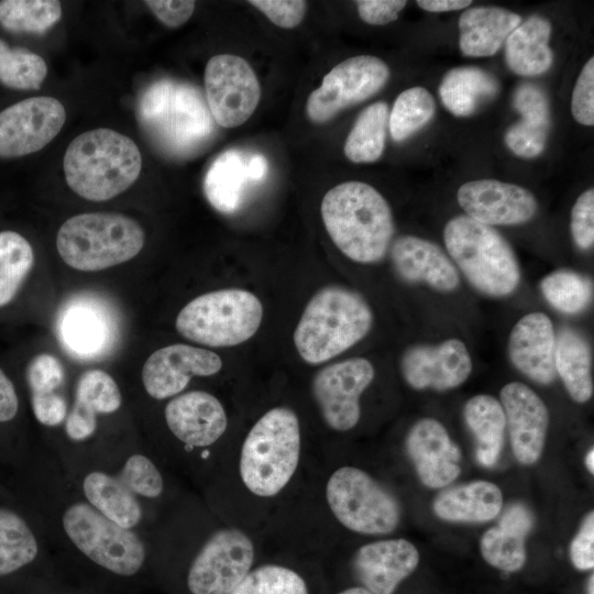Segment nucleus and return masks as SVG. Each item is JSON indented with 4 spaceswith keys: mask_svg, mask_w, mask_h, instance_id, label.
<instances>
[{
    "mask_svg": "<svg viewBox=\"0 0 594 594\" xmlns=\"http://www.w3.org/2000/svg\"><path fill=\"white\" fill-rule=\"evenodd\" d=\"M140 123L163 151L187 156L208 142L213 119L194 86L161 79L148 86L138 107Z\"/></svg>",
    "mask_w": 594,
    "mask_h": 594,
    "instance_id": "obj_4",
    "label": "nucleus"
},
{
    "mask_svg": "<svg viewBox=\"0 0 594 594\" xmlns=\"http://www.w3.org/2000/svg\"><path fill=\"white\" fill-rule=\"evenodd\" d=\"M55 332L61 346L72 359L100 361L111 354L119 342V315L103 297L77 294L59 308Z\"/></svg>",
    "mask_w": 594,
    "mask_h": 594,
    "instance_id": "obj_11",
    "label": "nucleus"
},
{
    "mask_svg": "<svg viewBox=\"0 0 594 594\" xmlns=\"http://www.w3.org/2000/svg\"><path fill=\"white\" fill-rule=\"evenodd\" d=\"M267 172V161L263 155L255 154L245 162L248 180L258 182Z\"/></svg>",
    "mask_w": 594,
    "mask_h": 594,
    "instance_id": "obj_59",
    "label": "nucleus"
},
{
    "mask_svg": "<svg viewBox=\"0 0 594 594\" xmlns=\"http://www.w3.org/2000/svg\"><path fill=\"white\" fill-rule=\"evenodd\" d=\"M66 120L64 106L52 97H31L0 111V158H16L47 145Z\"/></svg>",
    "mask_w": 594,
    "mask_h": 594,
    "instance_id": "obj_16",
    "label": "nucleus"
},
{
    "mask_svg": "<svg viewBox=\"0 0 594 594\" xmlns=\"http://www.w3.org/2000/svg\"><path fill=\"white\" fill-rule=\"evenodd\" d=\"M208 109L221 128L243 124L255 111L261 86L251 65L231 54L212 56L205 68Z\"/></svg>",
    "mask_w": 594,
    "mask_h": 594,
    "instance_id": "obj_14",
    "label": "nucleus"
},
{
    "mask_svg": "<svg viewBox=\"0 0 594 594\" xmlns=\"http://www.w3.org/2000/svg\"><path fill=\"white\" fill-rule=\"evenodd\" d=\"M63 167L72 190L85 199L103 201L123 193L138 179L142 157L130 138L99 128L69 143Z\"/></svg>",
    "mask_w": 594,
    "mask_h": 594,
    "instance_id": "obj_2",
    "label": "nucleus"
},
{
    "mask_svg": "<svg viewBox=\"0 0 594 594\" xmlns=\"http://www.w3.org/2000/svg\"><path fill=\"white\" fill-rule=\"evenodd\" d=\"M144 244V231L132 218L113 212L73 216L59 228L56 248L70 267L94 272L133 258Z\"/></svg>",
    "mask_w": 594,
    "mask_h": 594,
    "instance_id": "obj_7",
    "label": "nucleus"
},
{
    "mask_svg": "<svg viewBox=\"0 0 594 594\" xmlns=\"http://www.w3.org/2000/svg\"><path fill=\"white\" fill-rule=\"evenodd\" d=\"M37 553L36 538L25 520L0 507V576L30 564Z\"/></svg>",
    "mask_w": 594,
    "mask_h": 594,
    "instance_id": "obj_35",
    "label": "nucleus"
},
{
    "mask_svg": "<svg viewBox=\"0 0 594 594\" xmlns=\"http://www.w3.org/2000/svg\"><path fill=\"white\" fill-rule=\"evenodd\" d=\"M82 490L89 504L116 524L131 529L140 522L141 505L118 476L91 472L84 479Z\"/></svg>",
    "mask_w": 594,
    "mask_h": 594,
    "instance_id": "obj_32",
    "label": "nucleus"
},
{
    "mask_svg": "<svg viewBox=\"0 0 594 594\" xmlns=\"http://www.w3.org/2000/svg\"><path fill=\"white\" fill-rule=\"evenodd\" d=\"M19 409V399L13 383L0 369V422L12 420Z\"/></svg>",
    "mask_w": 594,
    "mask_h": 594,
    "instance_id": "obj_57",
    "label": "nucleus"
},
{
    "mask_svg": "<svg viewBox=\"0 0 594 594\" xmlns=\"http://www.w3.org/2000/svg\"><path fill=\"white\" fill-rule=\"evenodd\" d=\"M297 415L287 407L266 411L251 428L242 444L240 476L256 496L278 494L293 477L300 455Z\"/></svg>",
    "mask_w": 594,
    "mask_h": 594,
    "instance_id": "obj_5",
    "label": "nucleus"
},
{
    "mask_svg": "<svg viewBox=\"0 0 594 594\" xmlns=\"http://www.w3.org/2000/svg\"><path fill=\"white\" fill-rule=\"evenodd\" d=\"M436 103L424 87H411L398 95L388 116L391 136L402 142L424 128L433 117Z\"/></svg>",
    "mask_w": 594,
    "mask_h": 594,
    "instance_id": "obj_38",
    "label": "nucleus"
},
{
    "mask_svg": "<svg viewBox=\"0 0 594 594\" xmlns=\"http://www.w3.org/2000/svg\"><path fill=\"white\" fill-rule=\"evenodd\" d=\"M520 23V15L503 8H471L459 18L460 50L469 57L493 56Z\"/></svg>",
    "mask_w": 594,
    "mask_h": 594,
    "instance_id": "obj_26",
    "label": "nucleus"
},
{
    "mask_svg": "<svg viewBox=\"0 0 594 594\" xmlns=\"http://www.w3.org/2000/svg\"><path fill=\"white\" fill-rule=\"evenodd\" d=\"M550 128L520 119L507 129L504 141L515 155L534 158L544 151Z\"/></svg>",
    "mask_w": 594,
    "mask_h": 594,
    "instance_id": "obj_45",
    "label": "nucleus"
},
{
    "mask_svg": "<svg viewBox=\"0 0 594 594\" xmlns=\"http://www.w3.org/2000/svg\"><path fill=\"white\" fill-rule=\"evenodd\" d=\"M389 110L384 101L366 107L358 117L344 143L343 152L353 163H373L385 148Z\"/></svg>",
    "mask_w": 594,
    "mask_h": 594,
    "instance_id": "obj_34",
    "label": "nucleus"
},
{
    "mask_svg": "<svg viewBox=\"0 0 594 594\" xmlns=\"http://www.w3.org/2000/svg\"><path fill=\"white\" fill-rule=\"evenodd\" d=\"M338 594H372L363 586L349 587Z\"/></svg>",
    "mask_w": 594,
    "mask_h": 594,
    "instance_id": "obj_60",
    "label": "nucleus"
},
{
    "mask_svg": "<svg viewBox=\"0 0 594 594\" xmlns=\"http://www.w3.org/2000/svg\"><path fill=\"white\" fill-rule=\"evenodd\" d=\"M97 428V417L76 407L67 415L65 430L72 440L81 441L94 435Z\"/></svg>",
    "mask_w": 594,
    "mask_h": 594,
    "instance_id": "obj_55",
    "label": "nucleus"
},
{
    "mask_svg": "<svg viewBox=\"0 0 594 594\" xmlns=\"http://www.w3.org/2000/svg\"><path fill=\"white\" fill-rule=\"evenodd\" d=\"M328 505L348 529L364 535H386L398 525L400 510L395 497L366 472L342 466L326 486Z\"/></svg>",
    "mask_w": 594,
    "mask_h": 594,
    "instance_id": "obj_10",
    "label": "nucleus"
},
{
    "mask_svg": "<svg viewBox=\"0 0 594 594\" xmlns=\"http://www.w3.org/2000/svg\"><path fill=\"white\" fill-rule=\"evenodd\" d=\"M464 420L476 439V460L486 468L493 466L504 443L506 417L501 403L490 395L470 398L463 409Z\"/></svg>",
    "mask_w": 594,
    "mask_h": 594,
    "instance_id": "obj_31",
    "label": "nucleus"
},
{
    "mask_svg": "<svg viewBox=\"0 0 594 594\" xmlns=\"http://www.w3.org/2000/svg\"><path fill=\"white\" fill-rule=\"evenodd\" d=\"M320 211L330 239L348 258L372 264L385 256L394 220L388 202L374 187L341 183L323 196Z\"/></svg>",
    "mask_w": 594,
    "mask_h": 594,
    "instance_id": "obj_1",
    "label": "nucleus"
},
{
    "mask_svg": "<svg viewBox=\"0 0 594 594\" xmlns=\"http://www.w3.org/2000/svg\"><path fill=\"white\" fill-rule=\"evenodd\" d=\"M121 400L119 386L108 373L89 370L77 383L74 407L97 417L98 414L117 411Z\"/></svg>",
    "mask_w": 594,
    "mask_h": 594,
    "instance_id": "obj_41",
    "label": "nucleus"
},
{
    "mask_svg": "<svg viewBox=\"0 0 594 594\" xmlns=\"http://www.w3.org/2000/svg\"><path fill=\"white\" fill-rule=\"evenodd\" d=\"M33 263V249L23 235L0 231V308L15 297Z\"/></svg>",
    "mask_w": 594,
    "mask_h": 594,
    "instance_id": "obj_36",
    "label": "nucleus"
},
{
    "mask_svg": "<svg viewBox=\"0 0 594 594\" xmlns=\"http://www.w3.org/2000/svg\"><path fill=\"white\" fill-rule=\"evenodd\" d=\"M406 450L420 481L428 487H444L461 472L459 447L443 425L433 418H422L411 427Z\"/></svg>",
    "mask_w": 594,
    "mask_h": 594,
    "instance_id": "obj_21",
    "label": "nucleus"
},
{
    "mask_svg": "<svg viewBox=\"0 0 594 594\" xmlns=\"http://www.w3.org/2000/svg\"><path fill=\"white\" fill-rule=\"evenodd\" d=\"M372 323V310L360 294L341 286H326L306 305L294 343L305 362L320 364L361 341Z\"/></svg>",
    "mask_w": 594,
    "mask_h": 594,
    "instance_id": "obj_3",
    "label": "nucleus"
},
{
    "mask_svg": "<svg viewBox=\"0 0 594 594\" xmlns=\"http://www.w3.org/2000/svg\"><path fill=\"white\" fill-rule=\"evenodd\" d=\"M419 563L417 548L405 539H386L362 546L354 556V572L372 594H393Z\"/></svg>",
    "mask_w": 594,
    "mask_h": 594,
    "instance_id": "obj_22",
    "label": "nucleus"
},
{
    "mask_svg": "<svg viewBox=\"0 0 594 594\" xmlns=\"http://www.w3.org/2000/svg\"><path fill=\"white\" fill-rule=\"evenodd\" d=\"M263 306L252 293L226 288L189 301L176 318V329L186 339L208 346H233L258 330Z\"/></svg>",
    "mask_w": 594,
    "mask_h": 594,
    "instance_id": "obj_8",
    "label": "nucleus"
},
{
    "mask_svg": "<svg viewBox=\"0 0 594 594\" xmlns=\"http://www.w3.org/2000/svg\"><path fill=\"white\" fill-rule=\"evenodd\" d=\"M254 546L235 528L215 532L195 557L187 574L191 594H230L251 571Z\"/></svg>",
    "mask_w": 594,
    "mask_h": 594,
    "instance_id": "obj_13",
    "label": "nucleus"
},
{
    "mask_svg": "<svg viewBox=\"0 0 594 594\" xmlns=\"http://www.w3.org/2000/svg\"><path fill=\"white\" fill-rule=\"evenodd\" d=\"M374 367L364 358H352L319 370L311 382L314 398L324 422L348 431L361 417L360 397L374 378Z\"/></svg>",
    "mask_w": 594,
    "mask_h": 594,
    "instance_id": "obj_15",
    "label": "nucleus"
},
{
    "mask_svg": "<svg viewBox=\"0 0 594 594\" xmlns=\"http://www.w3.org/2000/svg\"><path fill=\"white\" fill-rule=\"evenodd\" d=\"M513 107L521 120L551 127L549 100L540 87L530 82L519 85L513 95Z\"/></svg>",
    "mask_w": 594,
    "mask_h": 594,
    "instance_id": "obj_46",
    "label": "nucleus"
},
{
    "mask_svg": "<svg viewBox=\"0 0 594 594\" xmlns=\"http://www.w3.org/2000/svg\"><path fill=\"white\" fill-rule=\"evenodd\" d=\"M571 234L574 243L588 250L594 243V190H585L579 196L571 210Z\"/></svg>",
    "mask_w": 594,
    "mask_h": 594,
    "instance_id": "obj_49",
    "label": "nucleus"
},
{
    "mask_svg": "<svg viewBox=\"0 0 594 594\" xmlns=\"http://www.w3.org/2000/svg\"><path fill=\"white\" fill-rule=\"evenodd\" d=\"M585 464H586V468L587 470L593 473L594 472V450L591 449L587 454H586V458H585Z\"/></svg>",
    "mask_w": 594,
    "mask_h": 594,
    "instance_id": "obj_61",
    "label": "nucleus"
},
{
    "mask_svg": "<svg viewBox=\"0 0 594 594\" xmlns=\"http://www.w3.org/2000/svg\"><path fill=\"white\" fill-rule=\"evenodd\" d=\"M230 594H309L305 580L296 571L265 564L250 571Z\"/></svg>",
    "mask_w": 594,
    "mask_h": 594,
    "instance_id": "obj_42",
    "label": "nucleus"
},
{
    "mask_svg": "<svg viewBox=\"0 0 594 594\" xmlns=\"http://www.w3.org/2000/svg\"><path fill=\"white\" fill-rule=\"evenodd\" d=\"M400 369L407 384L415 389L448 391L469 378L473 363L461 340L447 339L439 344L408 348L402 356Z\"/></svg>",
    "mask_w": 594,
    "mask_h": 594,
    "instance_id": "obj_18",
    "label": "nucleus"
},
{
    "mask_svg": "<svg viewBox=\"0 0 594 594\" xmlns=\"http://www.w3.org/2000/svg\"><path fill=\"white\" fill-rule=\"evenodd\" d=\"M550 22L531 15L506 38L505 59L509 69L520 76H539L550 69L553 53L549 46Z\"/></svg>",
    "mask_w": 594,
    "mask_h": 594,
    "instance_id": "obj_28",
    "label": "nucleus"
},
{
    "mask_svg": "<svg viewBox=\"0 0 594 594\" xmlns=\"http://www.w3.org/2000/svg\"><path fill=\"white\" fill-rule=\"evenodd\" d=\"M245 163L239 152L221 153L208 168L204 191L209 204L222 213L234 212L242 200L245 182Z\"/></svg>",
    "mask_w": 594,
    "mask_h": 594,
    "instance_id": "obj_33",
    "label": "nucleus"
},
{
    "mask_svg": "<svg viewBox=\"0 0 594 594\" xmlns=\"http://www.w3.org/2000/svg\"><path fill=\"white\" fill-rule=\"evenodd\" d=\"M532 524L530 512L521 504H513L503 513L497 526L526 537L532 528Z\"/></svg>",
    "mask_w": 594,
    "mask_h": 594,
    "instance_id": "obj_56",
    "label": "nucleus"
},
{
    "mask_svg": "<svg viewBox=\"0 0 594 594\" xmlns=\"http://www.w3.org/2000/svg\"><path fill=\"white\" fill-rule=\"evenodd\" d=\"M503 494L488 481H474L440 493L433 502L435 514L448 521L485 522L502 510Z\"/></svg>",
    "mask_w": 594,
    "mask_h": 594,
    "instance_id": "obj_27",
    "label": "nucleus"
},
{
    "mask_svg": "<svg viewBox=\"0 0 594 594\" xmlns=\"http://www.w3.org/2000/svg\"><path fill=\"white\" fill-rule=\"evenodd\" d=\"M145 4L168 28L183 25L189 20L195 10V1L148 0L145 1Z\"/></svg>",
    "mask_w": 594,
    "mask_h": 594,
    "instance_id": "obj_54",
    "label": "nucleus"
},
{
    "mask_svg": "<svg viewBox=\"0 0 594 594\" xmlns=\"http://www.w3.org/2000/svg\"><path fill=\"white\" fill-rule=\"evenodd\" d=\"M47 75L45 61L23 47H11L0 38V84L16 90L41 88Z\"/></svg>",
    "mask_w": 594,
    "mask_h": 594,
    "instance_id": "obj_39",
    "label": "nucleus"
},
{
    "mask_svg": "<svg viewBox=\"0 0 594 594\" xmlns=\"http://www.w3.org/2000/svg\"><path fill=\"white\" fill-rule=\"evenodd\" d=\"M222 367L212 351L188 344H172L153 352L145 361L142 381L147 394L165 399L180 393L193 376H210Z\"/></svg>",
    "mask_w": 594,
    "mask_h": 594,
    "instance_id": "obj_19",
    "label": "nucleus"
},
{
    "mask_svg": "<svg viewBox=\"0 0 594 594\" xmlns=\"http://www.w3.org/2000/svg\"><path fill=\"white\" fill-rule=\"evenodd\" d=\"M120 481L135 495L155 498L164 488L163 477L156 465L143 454H133L124 463Z\"/></svg>",
    "mask_w": 594,
    "mask_h": 594,
    "instance_id": "obj_44",
    "label": "nucleus"
},
{
    "mask_svg": "<svg viewBox=\"0 0 594 594\" xmlns=\"http://www.w3.org/2000/svg\"><path fill=\"white\" fill-rule=\"evenodd\" d=\"M571 112L580 124H594V58L591 57L583 66L571 98Z\"/></svg>",
    "mask_w": 594,
    "mask_h": 594,
    "instance_id": "obj_48",
    "label": "nucleus"
},
{
    "mask_svg": "<svg viewBox=\"0 0 594 594\" xmlns=\"http://www.w3.org/2000/svg\"><path fill=\"white\" fill-rule=\"evenodd\" d=\"M501 402L515 458L521 464H534L544 447L549 424L546 404L529 386L519 382L502 388Z\"/></svg>",
    "mask_w": 594,
    "mask_h": 594,
    "instance_id": "obj_20",
    "label": "nucleus"
},
{
    "mask_svg": "<svg viewBox=\"0 0 594 594\" xmlns=\"http://www.w3.org/2000/svg\"><path fill=\"white\" fill-rule=\"evenodd\" d=\"M540 289L553 308L568 315L582 311L592 297L591 282L569 270L554 271L544 276Z\"/></svg>",
    "mask_w": 594,
    "mask_h": 594,
    "instance_id": "obj_40",
    "label": "nucleus"
},
{
    "mask_svg": "<svg viewBox=\"0 0 594 594\" xmlns=\"http://www.w3.org/2000/svg\"><path fill=\"white\" fill-rule=\"evenodd\" d=\"M26 381L31 394L53 393L64 382V369L55 356L41 353L30 361Z\"/></svg>",
    "mask_w": 594,
    "mask_h": 594,
    "instance_id": "obj_47",
    "label": "nucleus"
},
{
    "mask_svg": "<svg viewBox=\"0 0 594 594\" xmlns=\"http://www.w3.org/2000/svg\"><path fill=\"white\" fill-rule=\"evenodd\" d=\"M389 77L388 66L378 57L359 55L334 66L320 87L308 97L306 112L314 123H326L348 107L380 91Z\"/></svg>",
    "mask_w": 594,
    "mask_h": 594,
    "instance_id": "obj_12",
    "label": "nucleus"
},
{
    "mask_svg": "<svg viewBox=\"0 0 594 594\" xmlns=\"http://www.w3.org/2000/svg\"><path fill=\"white\" fill-rule=\"evenodd\" d=\"M499 91L497 79L488 72L462 66L449 70L439 86L443 106L457 117H469L493 100Z\"/></svg>",
    "mask_w": 594,
    "mask_h": 594,
    "instance_id": "obj_29",
    "label": "nucleus"
},
{
    "mask_svg": "<svg viewBox=\"0 0 594 594\" xmlns=\"http://www.w3.org/2000/svg\"><path fill=\"white\" fill-rule=\"evenodd\" d=\"M443 240L451 258L482 294L505 297L518 287L517 257L506 239L493 227L468 216H458L447 222Z\"/></svg>",
    "mask_w": 594,
    "mask_h": 594,
    "instance_id": "obj_6",
    "label": "nucleus"
},
{
    "mask_svg": "<svg viewBox=\"0 0 594 594\" xmlns=\"http://www.w3.org/2000/svg\"><path fill=\"white\" fill-rule=\"evenodd\" d=\"M421 9L433 12H448L457 11L469 7L472 1L470 0H418L416 2Z\"/></svg>",
    "mask_w": 594,
    "mask_h": 594,
    "instance_id": "obj_58",
    "label": "nucleus"
},
{
    "mask_svg": "<svg viewBox=\"0 0 594 594\" xmlns=\"http://www.w3.org/2000/svg\"><path fill=\"white\" fill-rule=\"evenodd\" d=\"M254 8L263 12L275 25L293 29L305 18L307 2L301 0H251Z\"/></svg>",
    "mask_w": 594,
    "mask_h": 594,
    "instance_id": "obj_50",
    "label": "nucleus"
},
{
    "mask_svg": "<svg viewBox=\"0 0 594 594\" xmlns=\"http://www.w3.org/2000/svg\"><path fill=\"white\" fill-rule=\"evenodd\" d=\"M391 258L398 276L407 283H424L439 292H452L460 284L455 265L436 243L415 235L399 237Z\"/></svg>",
    "mask_w": 594,
    "mask_h": 594,
    "instance_id": "obj_25",
    "label": "nucleus"
},
{
    "mask_svg": "<svg viewBox=\"0 0 594 594\" xmlns=\"http://www.w3.org/2000/svg\"><path fill=\"white\" fill-rule=\"evenodd\" d=\"M556 333L551 319L543 312L520 318L510 331L508 355L513 365L542 385L556 378Z\"/></svg>",
    "mask_w": 594,
    "mask_h": 594,
    "instance_id": "obj_23",
    "label": "nucleus"
},
{
    "mask_svg": "<svg viewBox=\"0 0 594 594\" xmlns=\"http://www.w3.org/2000/svg\"><path fill=\"white\" fill-rule=\"evenodd\" d=\"M525 536L496 526L485 531L481 552L492 566L504 572H516L526 563Z\"/></svg>",
    "mask_w": 594,
    "mask_h": 594,
    "instance_id": "obj_43",
    "label": "nucleus"
},
{
    "mask_svg": "<svg viewBox=\"0 0 594 594\" xmlns=\"http://www.w3.org/2000/svg\"><path fill=\"white\" fill-rule=\"evenodd\" d=\"M32 409L38 422L57 426L67 417L65 399L57 393L31 394Z\"/></svg>",
    "mask_w": 594,
    "mask_h": 594,
    "instance_id": "obj_53",
    "label": "nucleus"
},
{
    "mask_svg": "<svg viewBox=\"0 0 594 594\" xmlns=\"http://www.w3.org/2000/svg\"><path fill=\"white\" fill-rule=\"evenodd\" d=\"M457 198L468 217L491 227L525 223L538 209L528 189L497 179L468 182L460 186Z\"/></svg>",
    "mask_w": 594,
    "mask_h": 594,
    "instance_id": "obj_17",
    "label": "nucleus"
},
{
    "mask_svg": "<svg viewBox=\"0 0 594 594\" xmlns=\"http://www.w3.org/2000/svg\"><path fill=\"white\" fill-rule=\"evenodd\" d=\"M570 557L578 570L586 571L594 566V513L584 519L582 527L570 547Z\"/></svg>",
    "mask_w": 594,
    "mask_h": 594,
    "instance_id": "obj_51",
    "label": "nucleus"
},
{
    "mask_svg": "<svg viewBox=\"0 0 594 594\" xmlns=\"http://www.w3.org/2000/svg\"><path fill=\"white\" fill-rule=\"evenodd\" d=\"M62 522L77 549L103 569L117 575L131 576L143 566L146 553L140 537L90 504L70 505L64 512Z\"/></svg>",
    "mask_w": 594,
    "mask_h": 594,
    "instance_id": "obj_9",
    "label": "nucleus"
},
{
    "mask_svg": "<svg viewBox=\"0 0 594 594\" xmlns=\"http://www.w3.org/2000/svg\"><path fill=\"white\" fill-rule=\"evenodd\" d=\"M556 373L576 403L593 395L592 356L587 341L575 330L563 328L556 337Z\"/></svg>",
    "mask_w": 594,
    "mask_h": 594,
    "instance_id": "obj_30",
    "label": "nucleus"
},
{
    "mask_svg": "<svg viewBox=\"0 0 594 594\" xmlns=\"http://www.w3.org/2000/svg\"><path fill=\"white\" fill-rule=\"evenodd\" d=\"M165 420L173 435L190 447H208L226 431V410L213 395L193 391L173 398L165 407Z\"/></svg>",
    "mask_w": 594,
    "mask_h": 594,
    "instance_id": "obj_24",
    "label": "nucleus"
},
{
    "mask_svg": "<svg viewBox=\"0 0 594 594\" xmlns=\"http://www.w3.org/2000/svg\"><path fill=\"white\" fill-rule=\"evenodd\" d=\"M594 592V576L591 574L588 581H587V594H593Z\"/></svg>",
    "mask_w": 594,
    "mask_h": 594,
    "instance_id": "obj_62",
    "label": "nucleus"
},
{
    "mask_svg": "<svg viewBox=\"0 0 594 594\" xmlns=\"http://www.w3.org/2000/svg\"><path fill=\"white\" fill-rule=\"evenodd\" d=\"M359 16L367 24L384 25L395 21L406 7L404 0H360L356 1Z\"/></svg>",
    "mask_w": 594,
    "mask_h": 594,
    "instance_id": "obj_52",
    "label": "nucleus"
},
{
    "mask_svg": "<svg viewBox=\"0 0 594 594\" xmlns=\"http://www.w3.org/2000/svg\"><path fill=\"white\" fill-rule=\"evenodd\" d=\"M61 16L59 1H0V25L9 32L43 34L56 24Z\"/></svg>",
    "mask_w": 594,
    "mask_h": 594,
    "instance_id": "obj_37",
    "label": "nucleus"
}]
</instances>
